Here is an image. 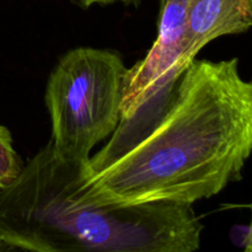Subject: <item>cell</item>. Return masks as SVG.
<instances>
[{"label": "cell", "instance_id": "obj_8", "mask_svg": "<svg viewBox=\"0 0 252 252\" xmlns=\"http://www.w3.org/2000/svg\"><path fill=\"white\" fill-rule=\"evenodd\" d=\"M248 208L251 211V220L249 226L246 228L245 239H244V248L248 252H252V203L248 206Z\"/></svg>", "mask_w": 252, "mask_h": 252}, {"label": "cell", "instance_id": "obj_5", "mask_svg": "<svg viewBox=\"0 0 252 252\" xmlns=\"http://www.w3.org/2000/svg\"><path fill=\"white\" fill-rule=\"evenodd\" d=\"M251 27L252 0H189L177 69L184 70L214 39L244 33Z\"/></svg>", "mask_w": 252, "mask_h": 252}, {"label": "cell", "instance_id": "obj_1", "mask_svg": "<svg viewBox=\"0 0 252 252\" xmlns=\"http://www.w3.org/2000/svg\"><path fill=\"white\" fill-rule=\"evenodd\" d=\"M252 154V80L239 59L194 58L170 74L79 167L81 206L191 204L241 179Z\"/></svg>", "mask_w": 252, "mask_h": 252}, {"label": "cell", "instance_id": "obj_6", "mask_svg": "<svg viewBox=\"0 0 252 252\" xmlns=\"http://www.w3.org/2000/svg\"><path fill=\"white\" fill-rule=\"evenodd\" d=\"M22 167L24 164L12 145L11 133L0 125V191L17 179Z\"/></svg>", "mask_w": 252, "mask_h": 252}, {"label": "cell", "instance_id": "obj_7", "mask_svg": "<svg viewBox=\"0 0 252 252\" xmlns=\"http://www.w3.org/2000/svg\"><path fill=\"white\" fill-rule=\"evenodd\" d=\"M78 1L79 4L83 5L84 7H90L93 5H110L115 4V2H125V4H129V2H135L138 0H74Z\"/></svg>", "mask_w": 252, "mask_h": 252}, {"label": "cell", "instance_id": "obj_4", "mask_svg": "<svg viewBox=\"0 0 252 252\" xmlns=\"http://www.w3.org/2000/svg\"><path fill=\"white\" fill-rule=\"evenodd\" d=\"M189 0H161L158 36L147 56L127 69L123 81L121 120L130 118L171 73L184 48Z\"/></svg>", "mask_w": 252, "mask_h": 252}, {"label": "cell", "instance_id": "obj_2", "mask_svg": "<svg viewBox=\"0 0 252 252\" xmlns=\"http://www.w3.org/2000/svg\"><path fill=\"white\" fill-rule=\"evenodd\" d=\"M81 165L47 143L0 191V250L193 252L204 226L191 204L81 206L70 198Z\"/></svg>", "mask_w": 252, "mask_h": 252}, {"label": "cell", "instance_id": "obj_3", "mask_svg": "<svg viewBox=\"0 0 252 252\" xmlns=\"http://www.w3.org/2000/svg\"><path fill=\"white\" fill-rule=\"evenodd\" d=\"M127 66L112 49L76 47L59 58L46 85L54 155L84 165L96 145L108 139L121 121Z\"/></svg>", "mask_w": 252, "mask_h": 252}]
</instances>
